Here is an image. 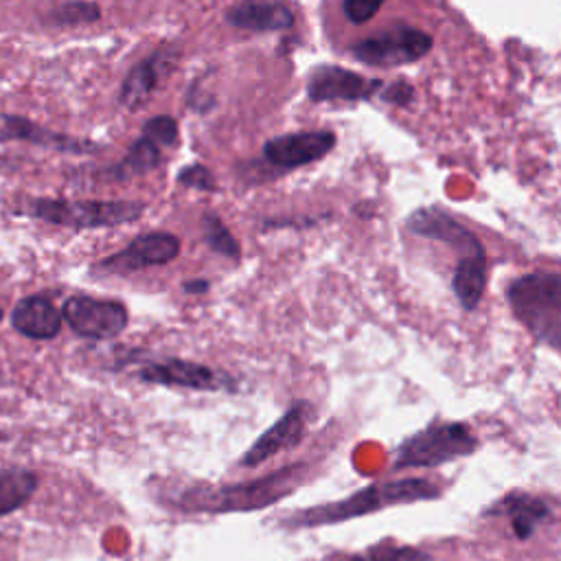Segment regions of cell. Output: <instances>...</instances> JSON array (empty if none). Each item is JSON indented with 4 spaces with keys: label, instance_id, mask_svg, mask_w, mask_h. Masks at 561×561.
Listing matches in <instances>:
<instances>
[{
    "label": "cell",
    "instance_id": "1",
    "mask_svg": "<svg viewBox=\"0 0 561 561\" xmlns=\"http://www.w3.org/2000/svg\"><path fill=\"white\" fill-rule=\"evenodd\" d=\"M18 213L48 221L53 226L72 230L114 228L131 224L147 210L145 202L134 199H55V197H31L22 202Z\"/></svg>",
    "mask_w": 561,
    "mask_h": 561
},
{
    "label": "cell",
    "instance_id": "2",
    "mask_svg": "<svg viewBox=\"0 0 561 561\" xmlns=\"http://www.w3.org/2000/svg\"><path fill=\"white\" fill-rule=\"evenodd\" d=\"M430 497H436V486L421 478L381 482V484L366 486L340 502L305 511L300 515V526L335 524V522H344L351 517H362L373 511H381L386 506L408 504V502H419V500H430Z\"/></svg>",
    "mask_w": 561,
    "mask_h": 561
},
{
    "label": "cell",
    "instance_id": "3",
    "mask_svg": "<svg viewBox=\"0 0 561 561\" xmlns=\"http://www.w3.org/2000/svg\"><path fill=\"white\" fill-rule=\"evenodd\" d=\"M508 305L537 337L554 342L561 333V274L530 272L517 276L506 289Z\"/></svg>",
    "mask_w": 561,
    "mask_h": 561
},
{
    "label": "cell",
    "instance_id": "4",
    "mask_svg": "<svg viewBox=\"0 0 561 561\" xmlns=\"http://www.w3.org/2000/svg\"><path fill=\"white\" fill-rule=\"evenodd\" d=\"M296 469L298 467L280 469L270 478H261L243 484H230L219 489H188L178 497V506H182L184 511H213V513L263 508L272 502H278L283 495L291 491Z\"/></svg>",
    "mask_w": 561,
    "mask_h": 561
},
{
    "label": "cell",
    "instance_id": "5",
    "mask_svg": "<svg viewBox=\"0 0 561 561\" xmlns=\"http://www.w3.org/2000/svg\"><path fill=\"white\" fill-rule=\"evenodd\" d=\"M430 50L432 35L405 22L390 24L379 33L353 42L348 48V53L357 61L373 68H394L403 64H414Z\"/></svg>",
    "mask_w": 561,
    "mask_h": 561
},
{
    "label": "cell",
    "instance_id": "6",
    "mask_svg": "<svg viewBox=\"0 0 561 561\" xmlns=\"http://www.w3.org/2000/svg\"><path fill=\"white\" fill-rule=\"evenodd\" d=\"M476 449V436L462 423H443L408 438L394 460L397 469L436 467L440 462L467 456Z\"/></svg>",
    "mask_w": 561,
    "mask_h": 561
},
{
    "label": "cell",
    "instance_id": "7",
    "mask_svg": "<svg viewBox=\"0 0 561 561\" xmlns=\"http://www.w3.org/2000/svg\"><path fill=\"white\" fill-rule=\"evenodd\" d=\"M61 318L68 327L88 340H110L125 331L129 322L127 307L118 300H103L92 296H70L61 307Z\"/></svg>",
    "mask_w": 561,
    "mask_h": 561
},
{
    "label": "cell",
    "instance_id": "8",
    "mask_svg": "<svg viewBox=\"0 0 561 561\" xmlns=\"http://www.w3.org/2000/svg\"><path fill=\"white\" fill-rule=\"evenodd\" d=\"M182 241L178 234L167 230H151L134 237L123 250L96 263V270L107 274H129L145 267L167 265L180 254Z\"/></svg>",
    "mask_w": 561,
    "mask_h": 561
},
{
    "label": "cell",
    "instance_id": "9",
    "mask_svg": "<svg viewBox=\"0 0 561 561\" xmlns=\"http://www.w3.org/2000/svg\"><path fill=\"white\" fill-rule=\"evenodd\" d=\"M383 88L379 79L364 77L342 66H318L307 81V96L313 103L324 101H366Z\"/></svg>",
    "mask_w": 561,
    "mask_h": 561
},
{
    "label": "cell",
    "instance_id": "10",
    "mask_svg": "<svg viewBox=\"0 0 561 561\" xmlns=\"http://www.w3.org/2000/svg\"><path fill=\"white\" fill-rule=\"evenodd\" d=\"M335 145V134L329 129L294 131L265 140L263 158L278 169H296L324 158Z\"/></svg>",
    "mask_w": 561,
    "mask_h": 561
},
{
    "label": "cell",
    "instance_id": "11",
    "mask_svg": "<svg viewBox=\"0 0 561 561\" xmlns=\"http://www.w3.org/2000/svg\"><path fill=\"white\" fill-rule=\"evenodd\" d=\"M408 228L425 239H436L447 243L449 248L458 250L460 256H473V254H484L482 243L478 241V237L462 226L458 219H454L451 215L443 213L440 208H419L408 217Z\"/></svg>",
    "mask_w": 561,
    "mask_h": 561
},
{
    "label": "cell",
    "instance_id": "12",
    "mask_svg": "<svg viewBox=\"0 0 561 561\" xmlns=\"http://www.w3.org/2000/svg\"><path fill=\"white\" fill-rule=\"evenodd\" d=\"M138 377L149 383L180 386V388H193V390H219L232 383L230 377L215 373L204 364L178 359V357L147 364L138 370Z\"/></svg>",
    "mask_w": 561,
    "mask_h": 561
},
{
    "label": "cell",
    "instance_id": "13",
    "mask_svg": "<svg viewBox=\"0 0 561 561\" xmlns=\"http://www.w3.org/2000/svg\"><path fill=\"white\" fill-rule=\"evenodd\" d=\"M178 55H180L178 48L162 46V48H156L142 61H138L121 83V90H118L121 105H125L127 110H138L140 105H145L149 94L158 85L160 77L175 64Z\"/></svg>",
    "mask_w": 561,
    "mask_h": 561
},
{
    "label": "cell",
    "instance_id": "14",
    "mask_svg": "<svg viewBox=\"0 0 561 561\" xmlns=\"http://www.w3.org/2000/svg\"><path fill=\"white\" fill-rule=\"evenodd\" d=\"M226 22L250 33L287 31L294 24V11L276 0H241L226 11Z\"/></svg>",
    "mask_w": 561,
    "mask_h": 561
},
{
    "label": "cell",
    "instance_id": "15",
    "mask_svg": "<svg viewBox=\"0 0 561 561\" xmlns=\"http://www.w3.org/2000/svg\"><path fill=\"white\" fill-rule=\"evenodd\" d=\"M61 311L50 298L33 294L22 298L11 311V324L18 333L31 340H53L61 331Z\"/></svg>",
    "mask_w": 561,
    "mask_h": 561
},
{
    "label": "cell",
    "instance_id": "16",
    "mask_svg": "<svg viewBox=\"0 0 561 561\" xmlns=\"http://www.w3.org/2000/svg\"><path fill=\"white\" fill-rule=\"evenodd\" d=\"M305 430V416H302V408L296 405L289 412H285L267 432H263L259 436V440L245 451L243 456V465L254 467L265 462L270 456L278 454L280 449H287L291 445L298 443L300 434Z\"/></svg>",
    "mask_w": 561,
    "mask_h": 561
},
{
    "label": "cell",
    "instance_id": "17",
    "mask_svg": "<svg viewBox=\"0 0 561 561\" xmlns=\"http://www.w3.org/2000/svg\"><path fill=\"white\" fill-rule=\"evenodd\" d=\"M484 287H486V254L460 256L451 278V289L460 307L467 311L476 309L484 294Z\"/></svg>",
    "mask_w": 561,
    "mask_h": 561
},
{
    "label": "cell",
    "instance_id": "18",
    "mask_svg": "<svg viewBox=\"0 0 561 561\" xmlns=\"http://www.w3.org/2000/svg\"><path fill=\"white\" fill-rule=\"evenodd\" d=\"M162 151H164V147H160L153 138L142 134L140 138H136L131 142V147L127 149L123 160L112 164V169L107 171V178L116 180V182H125V180L145 175L160 167Z\"/></svg>",
    "mask_w": 561,
    "mask_h": 561
},
{
    "label": "cell",
    "instance_id": "19",
    "mask_svg": "<svg viewBox=\"0 0 561 561\" xmlns=\"http://www.w3.org/2000/svg\"><path fill=\"white\" fill-rule=\"evenodd\" d=\"M37 489V476L28 469H0V517L24 506Z\"/></svg>",
    "mask_w": 561,
    "mask_h": 561
},
{
    "label": "cell",
    "instance_id": "20",
    "mask_svg": "<svg viewBox=\"0 0 561 561\" xmlns=\"http://www.w3.org/2000/svg\"><path fill=\"white\" fill-rule=\"evenodd\" d=\"M506 511L511 515L513 530L519 539L530 537L537 519H541L546 515V506L539 500L528 497V495H513L506 502Z\"/></svg>",
    "mask_w": 561,
    "mask_h": 561
},
{
    "label": "cell",
    "instance_id": "21",
    "mask_svg": "<svg viewBox=\"0 0 561 561\" xmlns=\"http://www.w3.org/2000/svg\"><path fill=\"white\" fill-rule=\"evenodd\" d=\"M202 234H204V241L206 245L221 254V256H228V259H239V243L237 239L232 237V232L224 226V221L215 215V213H204L202 215Z\"/></svg>",
    "mask_w": 561,
    "mask_h": 561
},
{
    "label": "cell",
    "instance_id": "22",
    "mask_svg": "<svg viewBox=\"0 0 561 561\" xmlns=\"http://www.w3.org/2000/svg\"><path fill=\"white\" fill-rule=\"evenodd\" d=\"M53 22L64 24V26H75V24H90L101 18V9L94 2H66L53 11Z\"/></svg>",
    "mask_w": 561,
    "mask_h": 561
},
{
    "label": "cell",
    "instance_id": "23",
    "mask_svg": "<svg viewBox=\"0 0 561 561\" xmlns=\"http://www.w3.org/2000/svg\"><path fill=\"white\" fill-rule=\"evenodd\" d=\"M142 134L153 138L160 147H173L178 142V121L173 116H153L145 123Z\"/></svg>",
    "mask_w": 561,
    "mask_h": 561
},
{
    "label": "cell",
    "instance_id": "24",
    "mask_svg": "<svg viewBox=\"0 0 561 561\" xmlns=\"http://www.w3.org/2000/svg\"><path fill=\"white\" fill-rule=\"evenodd\" d=\"M178 182L186 188H195V191H215L217 188V182H215V175L210 173L208 167L199 164V162H193V164H186L180 173H178Z\"/></svg>",
    "mask_w": 561,
    "mask_h": 561
},
{
    "label": "cell",
    "instance_id": "25",
    "mask_svg": "<svg viewBox=\"0 0 561 561\" xmlns=\"http://www.w3.org/2000/svg\"><path fill=\"white\" fill-rule=\"evenodd\" d=\"M388 0H342V11L348 22L366 24L377 15L381 4Z\"/></svg>",
    "mask_w": 561,
    "mask_h": 561
},
{
    "label": "cell",
    "instance_id": "26",
    "mask_svg": "<svg viewBox=\"0 0 561 561\" xmlns=\"http://www.w3.org/2000/svg\"><path fill=\"white\" fill-rule=\"evenodd\" d=\"M414 96V88L408 81H394L379 90V99L392 105H408Z\"/></svg>",
    "mask_w": 561,
    "mask_h": 561
},
{
    "label": "cell",
    "instance_id": "27",
    "mask_svg": "<svg viewBox=\"0 0 561 561\" xmlns=\"http://www.w3.org/2000/svg\"><path fill=\"white\" fill-rule=\"evenodd\" d=\"M416 559V552L410 550V548H375L370 550V557L368 559H351V561H414Z\"/></svg>",
    "mask_w": 561,
    "mask_h": 561
},
{
    "label": "cell",
    "instance_id": "28",
    "mask_svg": "<svg viewBox=\"0 0 561 561\" xmlns=\"http://www.w3.org/2000/svg\"><path fill=\"white\" fill-rule=\"evenodd\" d=\"M208 287H210V283H208L206 278L184 280V285H182V289H184L186 294H204V291H208Z\"/></svg>",
    "mask_w": 561,
    "mask_h": 561
},
{
    "label": "cell",
    "instance_id": "29",
    "mask_svg": "<svg viewBox=\"0 0 561 561\" xmlns=\"http://www.w3.org/2000/svg\"><path fill=\"white\" fill-rule=\"evenodd\" d=\"M2 121H4V114L0 112V142H2Z\"/></svg>",
    "mask_w": 561,
    "mask_h": 561
},
{
    "label": "cell",
    "instance_id": "30",
    "mask_svg": "<svg viewBox=\"0 0 561 561\" xmlns=\"http://www.w3.org/2000/svg\"><path fill=\"white\" fill-rule=\"evenodd\" d=\"M554 344H559V346H561V333L554 337Z\"/></svg>",
    "mask_w": 561,
    "mask_h": 561
},
{
    "label": "cell",
    "instance_id": "31",
    "mask_svg": "<svg viewBox=\"0 0 561 561\" xmlns=\"http://www.w3.org/2000/svg\"><path fill=\"white\" fill-rule=\"evenodd\" d=\"M0 320H2V309H0Z\"/></svg>",
    "mask_w": 561,
    "mask_h": 561
}]
</instances>
